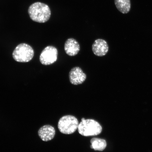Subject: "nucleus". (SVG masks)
Here are the masks:
<instances>
[{"mask_svg":"<svg viewBox=\"0 0 152 152\" xmlns=\"http://www.w3.org/2000/svg\"><path fill=\"white\" fill-rule=\"evenodd\" d=\"M28 12L32 20L39 23H44L50 19L51 12L50 8L45 3L37 2L28 7Z\"/></svg>","mask_w":152,"mask_h":152,"instance_id":"f257e3e1","label":"nucleus"},{"mask_svg":"<svg viewBox=\"0 0 152 152\" xmlns=\"http://www.w3.org/2000/svg\"><path fill=\"white\" fill-rule=\"evenodd\" d=\"M78 130L81 135L91 136L98 135L102 132V128L97 121L88 119L82 121L79 125Z\"/></svg>","mask_w":152,"mask_h":152,"instance_id":"f03ea898","label":"nucleus"},{"mask_svg":"<svg viewBox=\"0 0 152 152\" xmlns=\"http://www.w3.org/2000/svg\"><path fill=\"white\" fill-rule=\"evenodd\" d=\"M34 54V49L30 45L26 43H21L18 45L12 53L15 60L18 62H27L33 58Z\"/></svg>","mask_w":152,"mask_h":152,"instance_id":"7ed1b4c3","label":"nucleus"},{"mask_svg":"<svg viewBox=\"0 0 152 152\" xmlns=\"http://www.w3.org/2000/svg\"><path fill=\"white\" fill-rule=\"evenodd\" d=\"M79 122L75 117L71 115L64 116L58 121V127L62 134H73L78 129Z\"/></svg>","mask_w":152,"mask_h":152,"instance_id":"20e7f679","label":"nucleus"},{"mask_svg":"<svg viewBox=\"0 0 152 152\" xmlns=\"http://www.w3.org/2000/svg\"><path fill=\"white\" fill-rule=\"evenodd\" d=\"M58 49L53 46H48L42 52L39 56V61L44 65L54 64L58 58Z\"/></svg>","mask_w":152,"mask_h":152,"instance_id":"39448f33","label":"nucleus"},{"mask_svg":"<svg viewBox=\"0 0 152 152\" xmlns=\"http://www.w3.org/2000/svg\"><path fill=\"white\" fill-rule=\"evenodd\" d=\"M86 78V74L79 66H76L72 68L69 72V81L72 84L78 85L82 84Z\"/></svg>","mask_w":152,"mask_h":152,"instance_id":"423d86ee","label":"nucleus"},{"mask_svg":"<svg viewBox=\"0 0 152 152\" xmlns=\"http://www.w3.org/2000/svg\"><path fill=\"white\" fill-rule=\"evenodd\" d=\"M92 50L94 55L103 56L107 54L109 50L108 44L105 40L102 39L96 40L92 45Z\"/></svg>","mask_w":152,"mask_h":152,"instance_id":"0eeeda50","label":"nucleus"},{"mask_svg":"<svg viewBox=\"0 0 152 152\" xmlns=\"http://www.w3.org/2000/svg\"><path fill=\"white\" fill-rule=\"evenodd\" d=\"M64 49L68 56H75L80 50V45L76 39L73 38H69L66 40L64 44Z\"/></svg>","mask_w":152,"mask_h":152,"instance_id":"6e6552de","label":"nucleus"},{"mask_svg":"<svg viewBox=\"0 0 152 152\" xmlns=\"http://www.w3.org/2000/svg\"><path fill=\"white\" fill-rule=\"evenodd\" d=\"M56 134L54 127L50 125H45L39 129L38 134L43 141L47 142L52 140Z\"/></svg>","mask_w":152,"mask_h":152,"instance_id":"1a4fd4ad","label":"nucleus"},{"mask_svg":"<svg viewBox=\"0 0 152 152\" xmlns=\"http://www.w3.org/2000/svg\"><path fill=\"white\" fill-rule=\"evenodd\" d=\"M116 7L123 14H126L131 9L130 0H115Z\"/></svg>","mask_w":152,"mask_h":152,"instance_id":"9d476101","label":"nucleus"},{"mask_svg":"<svg viewBox=\"0 0 152 152\" xmlns=\"http://www.w3.org/2000/svg\"><path fill=\"white\" fill-rule=\"evenodd\" d=\"M91 142L92 144L91 148L95 151H102L107 145L105 140L100 138H93L91 140Z\"/></svg>","mask_w":152,"mask_h":152,"instance_id":"9b49d317","label":"nucleus"},{"mask_svg":"<svg viewBox=\"0 0 152 152\" xmlns=\"http://www.w3.org/2000/svg\"><path fill=\"white\" fill-rule=\"evenodd\" d=\"M85 120V118H82L81 121H83V120Z\"/></svg>","mask_w":152,"mask_h":152,"instance_id":"f8f14e48","label":"nucleus"}]
</instances>
